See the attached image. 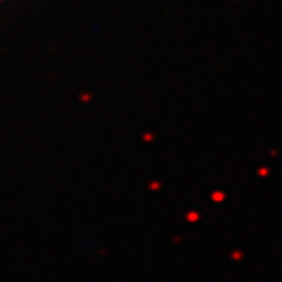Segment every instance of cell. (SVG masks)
Instances as JSON below:
<instances>
[{
  "mask_svg": "<svg viewBox=\"0 0 282 282\" xmlns=\"http://www.w3.org/2000/svg\"><path fill=\"white\" fill-rule=\"evenodd\" d=\"M0 2H2V0H0Z\"/></svg>",
  "mask_w": 282,
  "mask_h": 282,
  "instance_id": "6da1fadb",
  "label": "cell"
}]
</instances>
